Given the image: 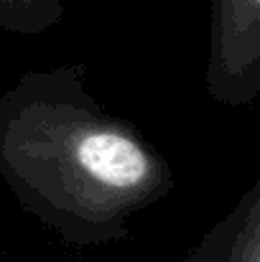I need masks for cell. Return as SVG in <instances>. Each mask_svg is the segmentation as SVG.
Returning <instances> with one entry per match:
<instances>
[{
	"mask_svg": "<svg viewBox=\"0 0 260 262\" xmlns=\"http://www.w3.org/2000/svg\"><path fill=\"white\" fill-rule=\"evenodd\" d=\"M77 161L94 181L112 188H133L148 173L143 148L117 133H89L79 143Z\"/></svg>",
	"mask_w": 260,
	"mask_h": 262,
	"instance_id": "obj_1",
	"label": "cell"
}]
</instances>
